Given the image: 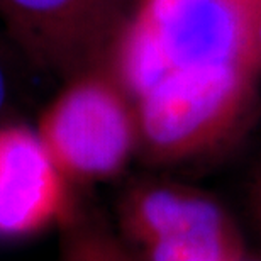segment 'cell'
I'll return each mask as SVG.
<instances>
[{
    "instance_id": "4",
    "label": "cell",
    "mask_w": 261,
    "mask_h": 261,
    "mask_svg": "<svg viewBox=\"0 0 261 261\" xmlns=\"http://www.w3.org/2000/svg\"><path fill=\"white\" fill-rule=\"evenodd\" d=\"M122 224L146 261H241L231 219L202 192L138 187L124 200Z\"/></svg>"
},
{
    "instance_id": "2",
    "label": "cell",
    "mask_w": 261,
    "mask_h": 261,
    "mask_svg": "<svg viewBox=\"0 0 261 261\" xmlns=\"http://www.w3.org/2000/svg\"><path fill=\"white\" fill-rule=\"evenodd\" d=\"M261 66L231 61L170 73L134 98L138 146L154 163L178 165L217 153L258 106Z\"/></svg>"
},
{
    "instance_id": "6",
    "label": "cell",
    "mask_w": 261,
    "mask_h": 261,
    "mask_svg": "<svg viewBox=\"0 0 261 261\" xmlns=\"http://www.w3.org/2000/svg\"><path fill=\"white\" fill-rule=\"evenodd\" d=\"M0 12L25 51L58 71L90 61L111 28L102 0H0Z\"/></svg>"
},
{
    "instance_id": "1",
    "label": "cell",
    "mask_w": 261,
    "mask_h": 261,
    "mask_svg": "<svg viewBox=\"0 0 261 261\" xmlns=\"http://www.w3.org/2000/svg\"><path fill=\"white\" fill-rule=\"evenodd\" d=\"M261 0H139L114 49V75L138 98L189 68L258 58Z\"/></svg>"
},
{
    "instance_id": "5",
    "label": "cell",
    "mask_w": 261,
    "mask_h": 261,
    "mask_svg": "<svg viewBox=\"0 0 261 261\" xmlns=\"http://www.w3.org/2000/svg\"><path fill=\"white\" fill-rule=\"evenodd\" d=\"M66 178L39 134L0 127V238H28L66 217Z\"/></svg>"
},
{
    "instance_id": "8",
    "label": "cell",
    "mask_w": 261,
    "mask_h": 261,
    "mask_svg": "<svg viewBox=\"0 0 261 261\" xmlns=\"http://www.w3.org/2000/svg\"><path fill=\"white\" fill-rule=\"evenodd\" d=\"M5 100H7V76H5V70L0 63V112L5 106Z\"/></svg>"
},
{
    "instance_id": "9",
    "label": "cell",
    "mask_w": 261,
    "mask_h": 261,
    "mask_svg": "<svg viewBox=\"0 0 261 261\" xmlns=\"http://www.w3.org/2000/svg\"><path fill=\"white\" fill-rule=\"evenodd\" d=\"M256 46H258V58L261 63V17H259V25H258V39H256Z\"/></svg>"
},
{
    "instance_id": "11",
    "label": "cell",
    "mask_w": 261,
    "mask_h": 261,
    "mask_svg": "<svg viewBox=\"0 0 261 261\" xmlns=\"http://www.w3.org/2000/svg\"><path fill=\"white\" fill-rule=\"evenodd\" d=\"M102 2L106 4V5H109V7H111V5H112L114 2H117V0H102Z\"/></svg>"
},
{
    "instance_id": "12",
    "label": "cell",
    "mask_w": 261,
    "mask_h": 261,
    "mask_svg": "<svg viewBox=\"0 0 261 261\" xmlns=\"http://www.w3.org/2000/svg\"><path fill=\"white\" fill-rule=\"evenodd\" d=\"M63 261H73V259H71V258H68V256H66V254H65V258H63Z\"/></svg>"
},
{
    "instance_id": "3",
    "label": "cell",
    "mask_w": 261,
    "mask_h": 261,
    "mask_svg": "<svg viewBox=\"0 0 261 261\" xmlns=\"http://www.w3.org/2000/svg\"><path fill=\"white\" fill-rule=\"evenodd\" d=\"M38 134L66 180L111 178L138 148L134 102L114 73L87 71L43 112Z\"/></svg>"
},
{
    "instance_id": "7",
    "label": "cell",
    "mask_w": 261,
    "mask_h": 261,
    "mask_svg": "<svg viewBox=\"0 0 261 261\" xmlns=\"http://www.w3.org/2000/svg\"><path fill=\"white\" fill-rule=\"evenodd\" d=\"M65 254L73 261H130L112 238L97 229H78L68 241Z\"/></svg>"
},
{
    "instance_id": "10",
    "label": "cell",
    "mask_w": 261,
    "mask_h": 261,
    "mask_svg": "<svg viewBox=\"0 0 261 261\" xmlns=\"http://www.w3.org/2000/svg\"><path fill=\"white\" fill-rule=\"evenodd\" d=\"M258 217H259V224H261V192H259V198H258Z\"/></svg>"
}]
</instances>
